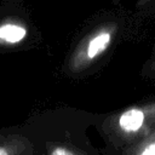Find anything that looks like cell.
I'll return each mask as SVG.
<instances>
[{
	"label": "cell",
	"instance_id": "cell-3",
	"mask_svg": "<svg viewBox=\"0 0 155 155\" xmlns=\"http://www.w3.org/2000/svg\"><path fill=\"white\" fill-rule=\"evenodd\" d=\"M34 147L22 134H0V155H31Z\"/></svg>",
	"mask_w": 155,
	"mask_h": 155
},
{
	"label": "cell",
	"instance_id": "cell-1",
	"mask_svg": "<svg viewBox=\"0 0 155 155\" xmlns=\"http://www.w3.org/2000/svg\"><path fill=\"white\" fill-rule=\"evenodd\" d=\"M111 139L119 145L131 148L155 133V101L127 108L107 122Z\"/></svg>",
	"mask_w": 155,
	"mask_h": 155
},
{
	"label": "cell",
	"instance_id": "cell-2",
	"mask_svg": "<svg viewBox=\"0 0 155 155\" xmlns=\"http://www.w3.org/2000/svg\"><path fill=\"white\" fill-rule=\"evenodd\" d=\"M116 31L117 27L115 23L102 24L91 31L73 52L69 61V68L76 73L88 68L108 51Z\"/></svg>",
	"mask_w": 155,
	"mask_h": 155
},
{
	"label": "cell",
	"instance_id": "cell-4",
	"mask_svg": "<svg viewBox=\"0 0 155 155\" xmlns=\"http://www.w3.org/2000/svg\"><path fill=\"white\" fill-rule=\"evenodd\" d=\"M27 34L24 27L13 23H6L0 27V39L6 42H18Z\"/></svg>",
	"mask_w": 155,
	"mask_h": 155
},
{
	"label": "cell",
	"instance_id": "cell-6",
	"mask_svg": "<svg viewBox=\"0 0 155 155\" xmlns=\"http://www.w3.org/2000/svg\"><path fill=\"white\" fill-rule=\"evenodd\" d=\"M48 155H85V154H82L80 150H76L68 145L57 144V145H53L50 148Z\"/></svg>",
	"mask_w": 155,
	"mask_h": 155
},
{
	"label": "cell",
	"instance_id": "cell-5",
	"mask_svg": "<svg viewBox=\"0 0 155 155\" xmlns=\"http://www.w3.org/2000/svg\"><path fill=\"white\" fill-rule=\"evenodd\" d=\"M127 155H155V133L128 148Z\"/></svg>",
	"mask_w": 155,
	"mask_h": 155
}]
</instances>
